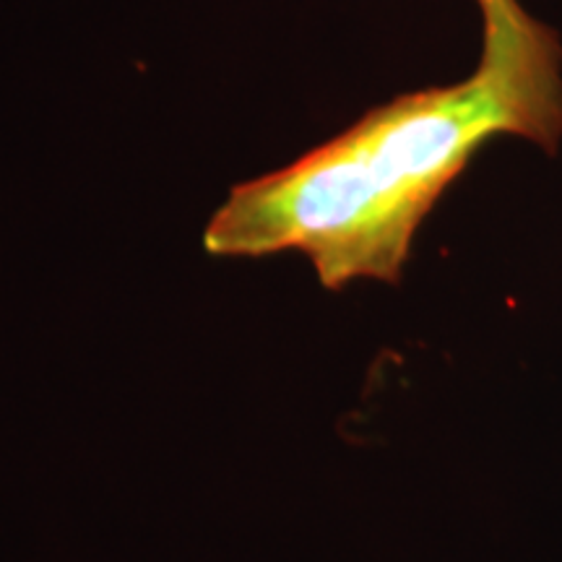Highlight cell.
<instances>
[{
    "instance_id": "cell-1",
    "label": "cell",
    "mask_w": 562,
    "mask_h": 562,
    "mask_svg": "<svg viewBox=\"0 0 562 562\" xmlns=\"http://www.w3.org/2000/svg\"><path fill=\"white\" fill-rule=\"evenodd\" d=\"M482 55L451 87L396 97L284 170L243 182L211 216L222 258L297 250L326 290L396 284L414 235L469 159L495 136L562 144V42L518 0H476Z\"/></svg>"
}]
</instances>
